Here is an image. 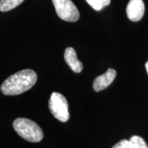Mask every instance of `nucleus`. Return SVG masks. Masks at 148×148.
<instances>
[{
	"label": "nucleus",
	"mask_w": 148,
	"mask_h": 148,
	"mask_svg": "<svg viewBox=\"0 0 148 148\" xmlns=\"http://www.w3.org/2000/svg\"><path fill=\"white\" fill-rule=\"evenodd\" d=\"M145 69H146V71H147V75H148V61L147 62H146V63H145Z\"/></svg>",
	"instance_id": "nucleus-12"
},
{
	"label": "nucleus",
	"mask_w": 148,
	"mask_h": 148,
	"mask_svg": "<svg viewBox=\"0 0 148 148\" xmlns=\"http://www.w3.org/2000/svg\"><path fill=\"white\" fill-rule=\"evenodd\" d=\"M57 15L61 19L68 22L77 21L79 12L71 0H52Z\"/></svg>",
	"instance_id": "nucleus-4"
},
{
	"label": "nucleus",
	"mask_w": 148,
	"mask_h": 148,
	"mask_svg": "<svg viewBox=\"0 0 148 148\" xmlns=\"http://www.w3.org/2000/svg\"><path fill=\"white\" fill-rule=\"evenodd\" d=\"M64 60L72 71L75 73H80L83 69V64L77 58L75 49L72 47H67L64 51Z\"/></svg>",
	"instance_id": "nucleus-7"
},
{
	"label": "nucleus",
	"mask_w": 148,
	"mask_h": 148,
	"mask_svg": "<svg viewBox=\"0 0 148 148\" xmlns=\"http://www.w3.org/2000/svg\"><path fill=\"white\" fill-rule=\"evenodd\" d=\"M13 127L21 137L27 141L37 143L43 138V132L39 125L26 118H18L14 120Z\"/></svg>",
	"instance_id": "nucleus-2"
},
{
	"label": "nucleus",
	"mask_w": 148,
	"mask_h": 148,
	"mask_svg": "<svg viewBox=\"0 0 148 148\" xmlns=\"http://www.w3.org/2000/svg\"><path fill=\"white\" fill-rule=\"evenodd\" d=\"M112 148H134V147L130 140L123 139L116 143Z\"/></svg>",
	"instance_id": "nucleus-11"
},
{
	"label": "nucleus",
	"mask_w": 148,
	"mask_h": 148,
	"mask_svg": "<svg viewBox=\"0 0 148 148\" xmlns=\"http://www.w3.org/2000/svg\"><path fill=\"white\" fill-rule=\"evenodd\" d=\"M24 0H0V11L8 12L20 5Z\"/></svg>",
	"instance_id": "nucleus-8"
},
{
	"label": "nucleus",
	"mask_w": 148,
	"mask_h": 148,
	"mask_svg": "<svg viewBox=\"0 0 148 148\" xmlns=\"http://www.w3.org/2000/svg\"><path fill=\"white\" fill-rule=\"evenodd\" d=\"M86 1L95 10L99 11L110 4V0H86Z\"/></svg>",
	"instance_id": "nucleus-9"
},
{
	"label": "nucleus",
	"mask_w": 148,
	"mask_h": 148,
	"mask_svg": "<svg viewBox=\"0 0 148 148\" xmlns=\"http://www.w3.org/2000/svg\"><path fill=\"white\" fill-rule=\"evenodd\" d=\"M37 81L32 69H24L10 75L2 83L1 91L5 95H16L30 89Z\"/></svg>",
	"instance_id": "nucleus-1"
},
{
	"label": "nucleus",
	"mask_w": 148,
	"mask_h": 148,
	"mask_svg": "<svg viewBox=\"0 0 148 148\" xmlns=\"http://www.w3.org/2000/svg\"><path fill=\"white\" fill-rule=\"evenodd\" d=\"M145 5L143 0H130L126 8L127 18L132 21H138L143 16Z\"/></svg>",
	"instance_id": "nucleus-5"
},
{
	"label": "nucleus",
	"mask_w": 148,
	"mask_h": 148,
	"mask_svg": "<svg viewBox=\"0 0 148 148\" xmlns=\"http://www.w3.org/2000/svg\"><path fill=\"white\" fill-rule=\"evenodd\" d=\"M116 75V71L113 69H108L102 75L96 77L93 81L92 88L95 91L99 92L108 87L113 82Z\"/></svg>",
	"instance_id": "nucleus-6"
},
{
	"label": "nucleus",
	"mask_w": 148,
	"mask_h": 148,
	"mask_svg": "<svg viewBox=\"0 0 148 148\" xmlns=\"http://www.w3.org/2000/svg\"><path fill=\"white\" fill-rule=\"evenodd\" d=\"M134 148H148V146L143 138L139 136H132L130 139Z\"/></svg>",
	"instance_id": "nucleus-10"
},
{
	"label": "nucleus",
	"mask_w": 148,
	"mask_h": 148,
	"mask_svg": "<svg viewBox=\"0 0 148 148\" xmlns=\"http://www.w3.org/2000/svg\"><path fill=\"white\" fill-rule=\"evenodd\" d=\"M49 108L56 119L66 122L69 119V105L64 96L59 92H53L49 98Z\"/></svg>",
	"instance_id": "nucleus-3"
}]
</instances>
